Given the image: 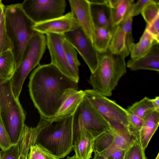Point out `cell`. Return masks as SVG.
I'll return each instance as SVG.
<instances>
[{
	"instance_id": "obj_1",
	"label": "cell",
	"mask_w": 159,
	"mask_h": 159,
	"mask_svg": "<svg viewBox=\"0 0 159 159\" xmlns=\"http://www.w3.org/2000/svg\"><path fill=\"white\" fill-rule=\"evenodd\" d=\"M78 84L51 63L38 65L30 75L28 88L40 117L55 118L65 92L70 89H78Z\"/></svg>"
},
{
	"instance_id": "obj_2",
	"label": "cell",
	"mask_w": 159,
	"mask_h": 159,
	"mask_svg": "<svg viewBox=\"0 0 159 159\" xmlns=\"http://www.w3.org/2000/svg\"><path fill=\"white\" fill-rule=\"evenodd\" d=\"M43 119L44 126L36 143L42 145L59 159L64 158L72 150L75 137L73 115Z\"/></svg>"
},
{
	"instance_id": "obj_3",
	"label": "cell",
	"mask_w": 159,
	"mask_h": 159,
	"mask_svg": "<svg viewBox=\"0 0 159 159\" xmlns=\"http://www.w3.org/2000/svg\"><path fill=\"white\" fill-rule=\"evenodd\" d=\"M4 24L16 67L27 45L37 33L33 28L35 23L24 12L20 4L18 3L5 6Z\"/></svg>"
},
{
	"instance_id": "obj_4",
	"label": "cell",
	"mask_w": 159,
	"mask_h": 159,
	"mask_svg": "<svg viewBox=\"0 0 159 159\" xmlns=\"http://www.w3.org/2000/svg\"><path fill=\"white\" fill-rule=\"evenodd\" d=\"M97 68L90 75L89 82L93 90L109 97L121 77L126 72V63L124 56L113 54L108 50L98 53Z\"/></svg>"
},
{
	"instance_id": "obj_5",
	"label": "cell",
	"mask_w": 159,
	"mask_h": 159,
	"mask_svg": "<svg viewBox=\"0 0 159 159\" xmlns=\"http://www.w3.org/2000/svg\"><path fill=\"white\" fill-rule=\"evenodd\" d=\"M25 118V111L13 94L10 80L0 79V118L12 145L19 143Z\"/></svg>"
},
{
	"instance_id": "obj_6",
	"label": "cell",
	"mask_w": 159,
	"mask_h": 159,
	"mask_svg": "<svg viewBox=\"0 0 159 159\" xmlns=\"http://www.w3.org/2000/svg\"><path fill=\"white\" fill-rule=\"evenodd\" d=\"M47 46L44 34L37 32L32 38L24 52L21 62L10 79L15 97L19 99L24 82L30 73L40 62Z\"/></svg>"
},
{
	"instance_id": "obj_7",
	"label": "cell",
	"mask_w": 159,
	"mask_h": 159,
	"mask_svg": "<svg viewBox=\"0 0 159 159\" xmlns=\"http://www.w3.org/2000/svg\"><path fill=\"white\" fill-rule=\"evenodd\" d=\"M72 124L75 134L78 129L83 128L89 131L94 139L110 127L108 121L85 96L73 115Z\"/></svg>"
},
{
	"instance_id": "obj_8",
	"label": "cell",
	"mask_w": 159,
	"mask_h": 159,
	"mask_svg": "<svg viewBox=\"0 0 159 159\" xmlns=\"http://www.w3.org/2000/svg\"><path fill=\"white\" fill-rule=\"evenodd\" d=\"M20 4L27 16L36 24L63 15L67 3L65 0H25Z\"/></svg>"
},
{
	"instance_id": "obj_9",
	"label": "cell",
	"mask_w": 159,
	"mask_h": 159,
	"mask_svg": "<svg viewBox=\"0 0 159 159\" xmlns=\"http://www.w3.org/2000/svg\"><path fill=\"white\" fill-rule=\"evenodd\" d=\"M84 92L85 97L107 120L127 127L129 113L126 109L92 89L85 90Z\"/></svg>"
},
{
	"instance_id": "obj_10",
	"label": "cell",
	"mask_w": 159,
	"mask_h": 159,
	"mask_svg": "<svg viewBox=\"0 0 159 159\" xmlns=\"http://www.w3.org/2000/svg\"><path fill=\"white\" fill-rule=\"evenodd\" d=\"M63 36L81 56L91 73L94 72L98 65V53L81 27L66 33Z\"/></svg>"
},
{
	"instance_id": "obj_11",
	"label": "cell",
	"mask_w": 159,
	"mask_h": 159,
	"mask_svg": "<svg viewBox=\"0 0 159 159\" xmlns=\"http://www.w3.org/2000/svg\"><path fill=\"white\" fill-rule=\"evenodd\" d=\"M46 35L47 46L51 58V63L64 75L78 83L79 74L69 65L63 47L65 39L63 35L49 33Z\"/></svg>"
},
{
	"instance_id": "obj_12",
	"label": "cell",
	"mask_w": 159,
	"mask_h": 159,
	"mask_svg": "<svg viewBox=\"0 0 159 159\" xmlns=\"http://www.w3.org/2000/svg\"><path fill=\"white\" fill-rule=\"evenodd\" d=\"M80 27L70 11L62 16L48 21L35 24L33 29L44 34L51 33L63 35Z\"/></svg>"
},
{
	"instance_id": "obj_13",
	"label": "cell",
	"mask_w": 159,
	"mask_h": 159,
	"mask_svg": "<svg viewBox=\"0 0 159 159\" xmlns=\"http://www.w3.org/2000/svg\"><path fill=\"white\" fill-rule=\"evenodd\" d=\"M68 1L71 12L93 45L95 28L89 2L88 0H69Z\"/></svg>"
},
{
	"instance_id": "obj_14",
	"label": "cell",
	"mask_w": 159,
	"mask_h": 159,
	"mask_svg": "<svg viewBox=\"0 0 159 159\" xmlns=\"http://www.w3.org/2000/svg\"><path fill=\"white\" fill-rule=\"evenodd\" d=\"M127 67L132 71L148 70L159 71V43L155 42L149 52L138 59H130Z\"/></svg>"
},
{
	"instance_id": "obj_15",
	"label": "cell",
	"mask_w": 159,
	"mask_h": 159,
	"mask_svg": "<svg viewBox=\"0 0 159 159\" xmlns=\"http://www.w3.org/2000/svg\"><path fill=\"white\" fill-rule=\"evenodd\" d=\"M73 148L78 159H90L93 152L94 138L87 129L79 128L75 132Z\"/></svg>"
},
{
	"instance_id": "obj_16",
	"label": "cell",
	"mask_w": 159,
	"mask_h": 159,
	"mask_svg": "<svg viewBox=\"0 0 159 159\" xmlns=\"http://www.w3.org/2000/svg\"><path fill=\"white\" fill-rule=\"evenodd\" d=\"M84 96V90L75 89H68L63 95L55 117L73 115Z\"/></svg>"
},
{
	"instance_id": "obj_17",
	"label": "cell",
	"mask_w": 159,
	"mask_h": 159,
	"mask_svg": "<svg viewBox=\"0 0 159 159\" xmlns=\"http://www.w3.org/2000/svg\"><path fill=\"white\" fill-rule=\"evenodd\" d=\"M143 120L138 139L142 148L145 150L158 126L159 112L155 110L149 111L146 113Z\"/></svg>"
},
{
	"instance_id": "obj_18",
	"label": "cell",
	"mask_w": 159,
	"mask_h": 159,
	"mask_svg": "<svg viewBox=\"0 0 159 159\" xmlns=\"http://www.w3.org/2000/svg\"><path fill=\"white\" fill-rule=\"evenodd\" d=\"M106 1L101 4L90 3L91 11L95 28H104L112 30L114 27L111 25L110 8L106 4Z\"/></svg>"
},
{
	"instance_id": "obj_19",
	"label": "cell",
	"mask_w": 159,
	"mask_h": 159,
	"mask_svg": "<svg viewBox=\"0 0 159 159\" xmlns=\"http://www.w3.org/2000/svg\"><path fill=\"white\" fill-rule=\"evenodd\" d=\"M108 50L111 53L122 55L125 57L130 52L128 49L125 35L120 25L113 27Z\"/></svg>"
},
{
	"instance_id": "obj_20",
	"label": "cell",
	"mask_w": 159,
	"mask_h": 159,
	"mask_svg": "<svg viewBox=\"0 0 159 159\" xmlns=\"http://www.w3.org/2000/svg\"><path fill=\"white\" fill-rule=\"evenodd\" d=\"M134 3L133 0H118L116 3L110 8V19L112 27L118 25L129 14Z\"/></svg>"
},
{
	"instance_id": "obj_21",
	"label": "cell",
	"mask_w": 159,
	"mask_h": 159,
	"mask_svg": "<svg viewBox=\"0 0 159 159\" xmlns=\"http://www.w3.org/2000/svg\"><path fill=\"white\" fill-rule=\"evenodd\" d=\"M39 132L35 127L25 125L23 129L20 144V155L18 159H28V155L31 146L36 143Z\"/></svg>"
},
{
	"instance_id": "obj_22",
	"label": "cell",
	"mask_w": 159,
	"mask_h": 159,
	"mask_svg": "<svg viewBox=\"0 0 159 159\" xmlns=\"http://www.w3.org/2000/svg\"><path fill=\"white\" fill-rule=\"evenodd\" d=\"M156 42L145 29L139 42L136 43H134L129 48L131 59H138L146 55Z\"/></svg>"
},
{
	"instance_id": "obj_23",
	"label": "cell",
	"mask_w": 159,
	"mask_h": 159,
	"mask_svg": "<svg viewBox=\"0 0 159 159\" xmlns=\"http://www.w3.org/2000/svg\"><path fill=\"white\" fill-rule=\"evenodd\" d=\"M114 138L113 132L110 127L95 139L93 152L104 157L116 147L114 143Z\"/></svg>"
},
{
	"instance_id": "obj_24",
	"label": "cell",
	"mask_w": 159,
	"mask_h": 159,
	"mask_svg": "<svg viewBox=\"0 0 159 159\" xmlns=\"http://www.w3.org/2000/svg\"><path fill=\"white\" fill-rule=\"evenodd\" d=\"M16 68V61L11 50H7L0 54V79L10 80Z\"/></svg>"
},
{
	"instance_id": "obj_25",
	"label": "cell",
	"mask_w": 159,
	"mask_h": 159,
	"mask_svg": "<svg viewBox=\"0 0 159 159\" xmlns=\"http://www.w3.org/2000/svg\"><path fill=\"white\" fill-rule=\"evenodd\" d=\"M112 30L104 28H95L93 45L98 53L105 52L108 50Z\"/></svg>"
},
{
	"instance_id": "obj_26",
	"label": "cell",
	"mask_w": 159,
	"mask_h": 159,
	"mask_svg": "<svg viewBox=\"0 0 159 159\" xmlns=\"http://www.w3.org/2000/svg\"><path fill=\"white\" fill-rule=\"evenodd\" d=\"M126 110L129 113L143 119L147 112L154 109L151 99L145 97L129 106Z\"/></svg>"
},
{
	"instance_id": "obj_27",
	"label": "cell",
	"mask_w": 159,
	"mask_h": 159,
	"mask_svg": "<svg viewBox=\"0 0 159 159\" xmlns=\"http://www.w3.org/2000/svg\"><path fill=\"white\" fill-rule=\"evenodd\" d=\"M144 150L138 139L133 138L129 147L124 151L123 159H147Z\"/></svg>"
},
{
	"instance_id": "obj_28",
	"label": "cell",
	"mask_w": 159,
	"mask_h": 159,
	"mask_svg": "<svg viewBox=\"0 0 159 159\" xmlns=\"http://www.w3.org/2000/svg\"><path fill=\"white\" fill-rule=\"evenodd\" d=\"M63 47L69 65L75 72L79 74V67L80 63L78 58L76 50L65 39L63 43Z\"/></svg>"
},
{
	"instance_id": "obj_29",
	"label": "cell",
	"mask_w": 159,
	"mask_h": 159,
	"mask_svg": "<svg viewBox=\"0 0 159 159\" xmlns=\"http://www.w3.org/2000/svg\"><path fill=\"white\" fill-rule=\"evenodd\" d=\"M28 159H59L42 145L37 143L31 146L28 155Z\"/></svg>"
},
{
	"instance_id": "obj_30",
	"label": "cell",
	"mask_w": 159,
	"mask_h": 159,
	"mask_svg": "<svg viewBox=\"0 0 159 159\" xmlns=\"http://www.w3.org/2000/svg\"><path fill=\"white\" fill-rule=\"evenodd\" d=\"M133 17L130 11L129 14L120 24L125 35L126 45L129 51L130 47L134 43L132 34Z\"/></svg>"
},
{
	"instance_id": "obj_31",
	"label": "cell",
	"mask_w": 159,
	"mask_h": 159,
	"mask_svg": "<svg viewBox=\"0 0 159 159\" xmlns=\"http://www.w3.org/2000/svg\"><path fill=\"white\" fill-rule=\"evenodd\" d=\"M128 113V124L127 128L133 138L138 139L139 134L143 124V119Z\"/></svg>"
},
{
	"instance_id": "obj_32",
	"label": "cell",
	"mask_w": 159,
	"mask_h": 159,
	"mask_svg": "<svg viewBox=\"0 0 159 159\" xmlns=\"http://www.w3.org/2000/svg\"><path fill=\"white\" fill-rule=\"evenodd\" d=\"M141 14L147 23L150 24L159 15V1L151 4L147 6Z\"/></svg>"
},
{
	"instance_id": "obj_33",
	"label": "cell",
	"mask_w": 159,
	"mask_h": 159,
	"mask_svg": "<svg viewBox=\"0 0 159 159\" xmlns=\"http://www.w3.org/2000/svg\"><path fill=\"white\" fill-rule=\"evenodd\" d=\"M10 41L6 33L4 19L0 25V54L8 50H11Z\"/></svg>"
},
{
	"instance_id": "obj_34",
	"label": "cell",
	"mask_w": 159,
	"mask_h": 159,
	"mask_svg": "<svg viewBox=\"0 0 159 159\" xmlns=\"http://www.w3.org/2000/svg\"><path fill=\"white\" fill-rule=\"evenodd\" d=\"M0 159H18L20 155V144L12 145L5 150L0 151Z\"/></svg>"
},
{
	"instance_id": "obj_35",
	"label": "cell",
	"mask_w": 159,
	"mask_h": 159,
	"mask_svg": "<svg viewBox=\"0 0 159 159\" xmlns=\"http://www.w3.org/2000/svg\"><path fill=\"white\" fill-rule=\"evenodd\" d=\"M157 0H139L133 4L130 10L133 17L141 14L143 10L149 5L158 2Z\"/></svg>"
},
{
	"instance_id": "obj_36",
	"label": "cell",
	"mask_w": 159,
	"mask_h": 159,
	"mask_svg": "<svg viewBox=\"0 0 159 159\" xmlns=\"http://www.w3.org/2000/svg\"><path fill=\"white\" fill-rule=\"evenodd\" d=\"M145 29L155 40L159 43V15L150 24H147Z\"/></svg>"
},
{
	"instance_id": "obj_37",
	"label": "cell",
	"mask_w": 159,
	"mask_h": 159,
	"mask_svg": "<svg viewBox=\"0 0 159 159\" xmlns=\"http://www.w3.org/2000/svg\"><path fill=\"white\" fill-rule=\"evenodd\" d=\"M11 145L8 134L0 118V148L1 150H5Z\"/></svg>"
},
{
	"instance_id": "obj_38",
	"label": "cell",
	"mask_w": 159,
	"mask_h": 159,
	"mask_svg": "<svg viewBox=\"0 0 159 159\" xmlns=\"http://www.w3.org/2000/svg\"><path fill=\"white\" fill-rule=\"evenodd\" d=\"M124 151L116 147L108 159H123Z\"/></svg>"
},
{
	"instance_id": "obj_39",
	"label": "cell",
	"mask_w": 159,
	"mask_h": 159,
	"mask_svg": "<svg viewBox=\"0 0 159 159\" xmlns=\"http://www.w3.org/2000/svg\"><path fill=\"white\" fill-rule=\"evenodd\" d=\"M5 6L0 0V25L4 19Z\"/></svg>"
},
{
	"instance_id": "obj_40",
	"label": "cell",
	"mask_w": 159,
	"mask_h": 159,
	"mask_svg": "<svg viewBox=\"0 0 159 159\" xmlns=\"http://www.w3.org/2000/svg\"><path fill=\"white\" fill-rule=\"evenodd\" d=\"M151 101L154 107V110L159 112V97L157 96L154 98L151 99Z\"/></svg>"
},
{
	"instance_id": "obj_41",
	"label": "cell",
	"mask_w": 159,
	"mask_h": 159,
	"mask_svg": "<svg viewBox=\"0 0 159 159\" xmlns=\"http://www.w3.org/2000/svg\"><path fill=\"white\" fill-rule=\"evenodd\" d=\"M94 153L95 154L93 159H108L101 156L97 153Z\"/></svg>"
},
{
	"instance_id": "obj_42",
	"label": "cell",
	"mask_w": 159,
	"mask_h": 159,
	"mask_svg": "<svg viewBox=\"0 0 159 159\" xmlns=\"http://www.w3.org/2000/svg\"><path fill=\"white\" fill-rule=\"evenodd\" d=\"M66 159H78L75 156V155L74 156L72 157H69L68 156L67 157Z\"/></svg>"
},
{
	"instance_id": "obj_43",
	"label": "cell",
	"mask_w": 159,
	"mask_h": 159,
	"mask_svg": "<svg viewBox=\"0 0 159 159\" xmlns=\"http://www.w3.org/2000/svg\"><path fill=\"white\" fill-rule=\"evenodd\" d=\"M159 153L158 154L157 156L154 159H159Z\"/></svg>"
},
{
	"instance_id": "obj_44",
	"label": "cell",
	"mask_w": 159,
	"mask_h": 159,
	"mask_svg": "<svg viewBox=\"0 0 159 159\" xmlns=\"http://www.w3.org/2000/svg\"></svg>"
}]
</instances>
